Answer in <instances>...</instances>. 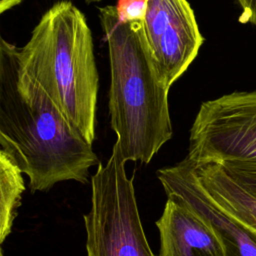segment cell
I'll return each mask as SVG.
<instances>
[{
	"instance_id": "9a60e30c",
	"label": "cell",
	"mask_w": 256,
	"mask_h": 256,
	"mask_svg": "<svg viewBox=\"0 0 256 256\" xmlns=\"http://www.w3.org/2000/svg\"><path fill=\"white\" fill-rule=\"evenodd\" d=\"M102 0H85L86 3H96V2H100Z\"/></svg>"
},
{
	"instance_id": "3957f363",
	"label": "cell",
	"mask_w": 256,
	"mask_h": 256,
	"mask_svg": "<svg viewBox=\"0 0 256 256\" xmlns=\"http://www.w3.org/2000/svg\"><path fill=\"white\" fill-rule=\"evenodd\" d=\"M21 63L71 125L92 144L99 76L90 27L69 0L55 2L19 48Z\"/></svg>"
},
{
	"instance_id": "8fae6325",
	"label": "cell",
	"mask_w": 256,
	"mask_h": 256,
	"mask_svg": "<svg viewBox=\"0 0 256 256\" xmlns=\"http://www.w3.org/2000/svg\"><path fill=\"white\" fill-rule=\"evenodd\" d=\"M219 164L233 180L256 197V164L242 162H224Z\"/></svg>"
},
{
	"instance_id": "52a82bcc",
	"label": "cell",
	"mask_w": 256,
	"mask_h": 256,
	"mask_svg": "<svg viewBox=\"0 0 256 256\" xmlns=\"http://www.w3.org/2000/svg\"><path fill=\"white\" fill-rule=\"evenodd\" d=\"M157 177L166 195L179 196L211 224L222 242L225 256H256V233L209 196L186 159L159 169Z\"/></svg>"
},
{
	"instance_id": "6da1fadb",
	"label": "cell",
	"mask_w": 256,
	"mask_h": 256,
	"mask_svg": "<svg viewBox=\"0 0 256 256\" xmlns=\"http://www.w3.org/2000/svg\"><path fill=\"white\" fill-rule=\"evenodd\" d=\"M0 146L29 178L31 191L56 183H87L98 159L23 67L19 47L0 35Z\"/></svg>"
},
{
	"instance_id": "5b68a950",
	"label": "cell",
	"mask_w": 256,
	"mask_h": 256,
	"mask_svg": "<svg viewBox=\"0 0 256 256\" xmlns=\"http://www.w3.org/2000/svg\"><path fill=\"white\" fill-rule=\"evenodd\" d=\"M186 158L256 164V90L203 102L190 129Z\"/></svg>"
},
{
	"instance_id": "9c48e42d",
	"label": "cell",
	"mask_w": 256,
	"mask_h": 256,
	"mask_svg": "<svg viewBox=\"0 0 256 256\" xmlns=\"http://www.w3.org/2000/svg\"><path fill=\"white\" fill-rule=\"evenodd\" d=\"M185 159L209 196L256 233V197L233 180L219 163H196Z\"/></svg>"
},
{
	"instance_id": "ba28073f",
	"label": "cell",
	"mask_w": 256,
	"mask_h": 256,
	"mask_svg": "<svg viewBox=\"0 0 256 256\" xmlns=\"http://www.w3.org/2000/svg\"><path fill=\"white\" fill-rule=\"evenodd\" d=\"M156 226L160 235L159 256H225L211 224L177 195H167Z\"/></svg>"
},
{
	"instance_id": "30bf717a",
	"label": "cell",
	"mask_w": 256,
	"mask_h": 256,
	"mask_svg": "<svg viewBox=\"0 0 256 256\" xmlns=\"http://www.w3.org/2000/svg\"><path fill=\"white\" fill-rule=\"evenodd\" d=\"M22 171L0 149V249L13 225L16 209L25 190Z\"/></svg>"
},
{
	"instance_id": "8992f818",
	"label": "cell",
	"mask_w": 256,
	"mask_h": 256,
	"mask_svg": "<svg viewBox=\"0 0 256 256\" xmlns=\"http://www.w3.org/2000/svg\"><path fill=\"white\" fill-rule=\"evenodd\" d=\"M142 25L159 74L170 88L204 41L194 11L187 0H148Z\"/></svg>"
},
{
	"instance_id": "2e32d148",
	"label": "cell",
	"mask_w": 256,
	"mask_h": 256,
	"mask_svg": "<svg viewBox=\"0 0 256 256\" xmlns=\"http://www.w3.org/2000/svg\"><path fill=\"white\" fill-rule=\"evenodd\" d=\"M0 256H4V255L2 254V252H1V250H0Z\"/></svg>"
},
{
	"instance_id": "7c38bea8",
	"label": "cell",
	"mask_w": 256,
	"mask_h": 256,
	"mask_svg": "<svg viewBox=\"0 0 256 256\" xmlns=\"http://www.w3.org/2000/svg\"><path fill=\"white\" fill-rule=\"evenodd\" d=\"M148 0H118L115 5L118 17L122 21L142 20Z\"/></svg>"
},
{
	"instance_id": "4fadbf2b",
	"label": "cell",
	"mask_w": 256,
	"mask_h": 256,
	"mask_svg": "<svg viewBox=\"0 0 256 256\" xmlns=\"http://www.w3.org/2000/svg\"><path fill=\"white\" fill-rule=\"evenodd\" d=\"M237 2L242 10L239 21L256 26V0H237Z\"/></svg>"
},
{
	"instance_id": "277c9868",
	"label": "cell",
	"mask_w": 256,
	"mask_h": 256,
	"mask_svg": "<svg viewBox=\"0 0 256 256\" xmlns=\"http://www.w3.org/2000/svg\"><path fill=\"white\" fill-rule=\"evenodd\" d=\"M116 141L92 176L91 208L84 215L87 256H155L146 239L132 179Z\"/></svg>"
},
{
	"instance_id": "7a4b0ae2",
	"label": "cell",
	"mask_w": 256,
	"mask_h": 256,
	"mask_svg": "<svg viewBox=\"0 0 256 256\" xmlns=\"http://www.w3.org/2000/svg\"><path fill=\"white\" fill-rule=\"evenodd\" d=\"M98 11L109 55L111 128L124 160L147 164L173 134L170 88L149 50L142 20L122 21L115 5Z\"/></svg>"
},
{
	"instance_id": "5bb4252c",
	"label": "cell",
	"mask_w": 256,
	"mask_h": 256,
	"mask_svg": "<svg viewBox=\"0 0 256 256\" xmlns=\"http://www.w3.org/2000/svg\"><path fill=\"white\" fill-rule=\"evenodd\" d=\"M23 0H0V15L22 3Z\"/></svg>"
},
{
	"instance_id": "e0dca14e",
	"label": "cell",
	"mask_w": 256,
	"mask_h": 256,
	"mask_svg": "<svg viewBox=\"0 0 256 256\" xmlns=\"http://www.w3.org/2000/svg\"><path fill=\"white\" fill-rule=\"evenodd\" d=\"M0 250H1V249H0Z\"/></svg>"
}]
</instances>
